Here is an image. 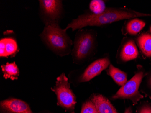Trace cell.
I'll list each match as a JSON object with an SVG mask.
<instances>
[{
    "label": "cell",
    "instance_id": "cell-1",
    "mask_svg": "<svg viewBox=\"0 0 151 113\" xmlns=\"http://www.w3.org/2000/svg\"><path fill=\"white\" fill-rule=\"evenodd\" d=\"M151 17L150 14L142 13L125 8L107 7L103 12L95 14L91 12H85L73 19L65 29H72L73 31L87 26H105L124 19L139 17Z\"/></svg>",
    "mask_w": 151,
    "mask_h": 113
},
{
    "label": "cell",
    "instance_id": "cell-2",
    "mask_svg": "<svg viewBox=\"0 0 151 113\" xmlns=\"http://www.w3.org/2000/svg\"><path fill=\"white\" fill-rule=\"evenodd\" d=\"M97 33L94 30L80 29L77 31L71 55L75 63L80 64L91 59L97 52Z\"/></svg>",
    "mask_w": 151,
    "mask_h": 113
},
{
    "label": "cell",
    "instance_id": "cell-3",
    "mask_svg": "<svg viewBox=\"0 0 151 113\" xmlns=\"http://www.w3.org/2000/svg\"><path fill=\"white\" fill-rule=\"evenodd\" d=\"M40 36L47 47L56 55L62 57L72 53L73 43L66 30L59 26H45Z\"/></svg>",
    "mask_w": 151,
    "mask_h": 113
},
{
    "label": "cell",
    "instance_id": "cell-4",
    "mask_svg": "<svg viewBox=\"0 0 151 113\" xmlns=\"http://www.w3.org/2000/svg\"><path fill=\"white\" fill-rule=\"evenodd\" d=\"M137 70L134 75L112 96L111 100H130L134 104H136L143 98L144 96L141 94L139 89L147 73L141 65H137Z\"/></svg>",
    "mask_w": 151,
    "mask_h": 113
},
{
    "label": "cell",
    "instance_id": "cell-5",
    "mask_svg": "<svg viewBox=\"0 0 151 113\" xmlns=\"http://www.w3.org/2000/svg\"><path fill=\"white\" fill-rule=\"evenodd\" d=\"M51 90L56 95L58 104L69 113H73L77 103L76 97L65 73H63L57 78L55 86Z\"/></svg>",
    "mask_w": 151,
    "mask_h": 113
},
{
    "label": "cell",
    "instance_id": "cell-6",
    "mask_svg": "<svg viewBox=\"0 0 151 113\" xmlns=\"http://www.w3.org/2000/svg\"><path fill=\"white\" fill-rule=\"evenodd\" d=\"M40 16L45 26H59L63 15L62 1L59 0H40Z\"/></svg>",
    "mask_w": 151,
    "mask_h": 113
},
{
    "label": "cell",
    "instance_id": "cell-7",
    "mask_svg": "<svg viewBox=\"0 0 151 113\" xmlns=\"http://www.w3.org/2000/svg\"><path fill=\"white\" fill-rule=\"evenodd\" d=\"M135 41L130 37L125 36L122 39L116 55L118 63H124L134 60L139 56Z\"/></svg>",
    "mask_w": 151,
    "mask_h": 113
},
{
    "label": "cell",
    "instance_id": "cell-8",
    "mask_svg": "<svg viewBox=\"0 0 151 113\" xmlns=\"http://www.w3.org/2000/svg\"><path fill=\"white\" fill-rule=\"evenodd\" d=\"M111 64L109 55L99 58L91 63L84 71L78 78L79 82L90 81L99 75L103 71L108 68Z\"/></svg>",
    "mask_w": 151,
    "mask_h": 113
},
{
    "label": "cell",
    "instance_id": "cell-9",
    "mask_svg": "<svg viewBox=\"0 0 151 113\" xmlns=\"http://www.w3.org/2000/svg\"><path fill=\"white\" fill-rule=\"evenodd\" d=\"M1 113H33L26 102L15 98H11L1 102Z\"/></svg>",
    "mask_w": 151,
    "mask_h": 113
},
{
    "label": "cell",
    "instance_id": "cell-10",
    "mask_svg": "<svg viewBox=\"0 0 151 113\" xmlns=\"http://www.w3.org/2000/svg\"><path fill=\"white\" fill-rule=\"evenodd\" d=\"M90 100L94 103L98 113H119L109 100L101 94H92Z\"/></svg>",
    "mask_w": 151,
    "mask_h": 113
},
{
    "label": "cell",
    "instance_id": "cell-11",
    "mask_svg": "<svg viewBox=\"0 0 151 113\" xmlns=\"http://www.w3.org/2000/svg\"><path fill=\"white\" fill-rule=\"evenodd\" d=\"M145 22L138 18L127 19L122 26L121 32L125 36L128 35L136 36L145 28Z\"/></svg>",
    "mask_w": 151,
    "mask_h": 113
},
{
    "label": "cell",
    "instance_id": "cell-12",
    "mask_svg": "<svg viewBox=\"0 0 151 113\" xmlns=\"http://www.w3.org/2000/svg\"><path fill=\"white\" fill-rule=\"evenodd\" d=\"M18 45L15 40L12 38H3L0 41V56L7 57L14 56L17 53Z\"/></svg>",
    "mask_w": 151,
    "mask_h": 113
},
{
    "label": "cell",
    "instance_id": "cell-13",
    "mask_svg": "<svg viewBox=\"0 0 151 113\" xmlns=\"http://www.w3.org/2000/svg\"><path fill=\"white\" fill-rule=\"evenodd\" d=\"M135 42L142 53L147 58H151V34L144 33L135 39Z\"/></svg>",
    "mask_w": 151,
    "mask_h": 113
},
{
    "label": "cell",
    "instance_id": "cell-14",
    "mask_svg": "<svg viewBox=\"0 0 151 113\" xmlns=\"http://www.w3.org/2000/svg\"><path fill=\"white\" fill-rule=\"evenodd\" d=\"M106 73L119 86H123L127 82V73L114 67L111 63L109 66Z\"/></svg>",
    "mask_w": 151,
    "mask_h": 113
},
{
    "label": "cell",
    "instance_id": "cell-15",
    "mask_svg": "<svg viewBox=\"0 0 151 113\" xmlns=\"http://www.w3.org/2000/svg\"><path fill=\"white\" fill-rule=\"evenodd\" d=\"M1 68L5 79H11L12 80L17 79L19 72L15 62L7 63L5 65H1Z\"/></svg>",
    "mask_w": 151,
    "mask_h": 113
},
{
    "label": "cell",
    "instance_id": "cell-16",
    "mask_svg": "<svg viewBox=\"0 0 151 113\" xmlns=\"http://www.w3.org/2000/svg\"><path fill=\"white\" fill-rule=\"evenodd\" d=\"M106 3L102 0H92L89 4L90 12L95 14H99L106 10Z\"/></svg>",
    "mask_w": 151,
    "mask_h": 113
},
{
    "label": "cell",
    "instance_id": "cell-17",
    "mask_svg": "<svg viewBox=\"0 0 151 113\" xmlns=\"http://www.w3.org/2000/svg\"><path fill=\"white\" fill-rule=\"evenodd\" d=\"M145 77L142 91L147 96L151 98V69L147 72Z\"/></svg>",
    "mask_w": 151,
    "mask_h": 113
},
{
    "label": "cell",
    "instance_id": "cell-18",
    "mask_svg": "<svg viewBox=\"0 0 151 113\" xmlns=\"http://www.w3.org/2000/svg\"><path fill=\"white\" fill-rule=\"evenodd\" d=\"M96 110V107L91 100H88L83 104L81 113H93Z\"/></svg>",
    "mask_w": 151,
    "mask_h": 113
},
{
    "label": "cell",
    "instance_id": "cell-19",
    "mask_svg": "<svg viewBox=\"0 0 151 113\" xmlns=\"http://www.w3.org/2000/svg\"><path fill=\"white\" fill-rule=\"evenodd\" d=\"M138 113H151V104L144 103L139 108Z\"/></svg>",
    "mask_w": 151,
    "mask_h": 113
},
{
    "label": "cell",
    "instance_id": "cell-20",
    "mask_svg": "<svg viewBox=\"0 0 151 113\" xmlns=\"http://www.w3.org/2000/svg\"><path fill=\"white\" fill-rule=\"evenodd\" d=\"M124 113H133L132 108L131 107H129L126 108Z\"/></svg>",
    "mask_w": 151,
    "mask_h": 113
},
{
    "label": "cell",
    "instance_id": "cell-21",
    "mask_svg": "<svg viewBox=\"0 0 151 113\" xmlns=\"http://www.w3.org/2000/svg\"><path fill=\"white\" fill-rule=\"evenodd\" d=\"M93 113H98V112H97V110H96V111H95V112H94Z\"/></svg>",
    "mask_w": 151,
    "mask_h": 113
},
{
    "label": "cell",
    "instance_id": "cell-22",
    "mask_svg": "<svg viewBox=\"0 0 151 113\" xmlns=\"http://www.w3.org/2000/svg\"><path fill=\"white\" fill-rule=\"evenodd\" d=\"M149 31H150V33H151V27H150V29H149Z\"/></svg>",
    "mask_w": 151,
    "mask_h": 113
}]
</instances>
